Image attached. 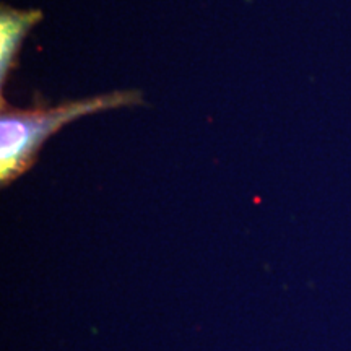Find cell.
<instances>
[{
  "instance_id": "1",
  "label": "cell",
  "mask_w": 351,
  "mask_h": 351,
  "mask_svg": "<svg viewBox=\"0 0 351 351\" xmlns=\"http://www.w3.org/2000/svg\"><path fill=\"white\" fill-rule=\"evenodd\" d=\"M142 101L138 91H114L54 108L13 109L0 114V181L8 184L32 168L41 145L65 124L108 109L132 106Z\"/></svg>"
},
{
  "instance_id": "2",
  "label": "cell",
  "mask_w": 351,
  "mask_h": 351,
  "mask_svg": "<svg viewBox=\"0 0 351 351\" xmlns=\"http://www.w3.org/2000/svg\"><path fill=\"white\" fill-rule=\"evenodd\" d=\"M39 20H41L39 10H13L10 7H2V12H0V82L2 85L15 64L25 36Z\"/></svg>"
}]
</instances>
